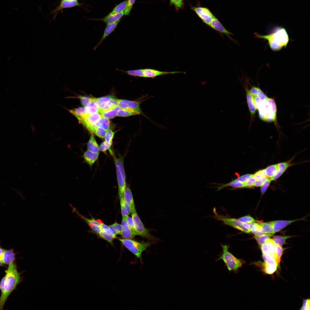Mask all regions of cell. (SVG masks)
Here are the masks:
<instances>
[{
    "instance_id": "obj_17",
    "label": "cell",
    "mask_w": 310,
    "mask_h": 310,
    "mask_svg": "<svg viewBox=\"0 0 310 310\" xmlns=\"http://www.w3.org/2000/svg\"><path fill=\"white\" fill-rule=\"evenodd\" d=\"M121 225L122 230L121 235L123 239H133L135 235L129 227L125 217H122Z\"/></svg>"
},
{
    "instance_id": "obj_35",
    "label": "cell",
    "mask_w": 310,
    "mask_h": 310,
    "mask_svg": "<svg viewBox=\"0 0 310 310\" xmlns=\"http://www.w3.org/2000/svg\"><path fill=\"white\" fill-rule=\"evenodd\" d=\"M272 235L269 234H264L260 236L255 235L254 237L258 245L260 246L262 244L266 243L270 239Z\"/></svg>"
},
{
    "instance_id": "obj_25",
    "label": "cell",
    "mask_w": 310,
    "mask_h": 310,
    "mask_svg": "<svg viewBox=\"0 0 310 310\" xmlns=\"http://www.w3.org/2000/svg\"><path fill=\"white\" fill-rule=\"evenodd\" d=\"M228 186L231 187L236 189L245 187V183H243L236 179L232 180L229 183L224 184L218 187L217 190H220Z\"/></svg>"
},
{
    "instance_id": "obj_23",
    "label": "cell",
    "mask_w": 310,
    "mask_h": 310,
    "mask_svg": "<svg viewBox=\"0 0 310 310\" xmlns=\"http://www.w3.org/2000/svg\"><path fill=\"white\" fill-rule=\"evenodd\" d=\"M124 14V11L120 13L111 14L109 13L107 16L101 19L106 25L116 22L121 19Z\"/></svg>"
},
{
    "instance_id": "obj_20",
    "label": "cell",
    "mask_w": 310,
    "mask_h": 310,
    "mask_svg": "<svg viewBox=\"0 0 310 310\" xmlns=\"http://www.w3.org/2000/svg\"><path fill=\"white\" fill-rule=\"evenodd\" d=\"M16 253L11 248L4 250L1 261L4 265H8L16 261Z\"/></svg>"
},
{
    "instance_id": "obj_46",
    "label": "cell",
    "mask_w": 310,
    "mask_h": 310,
    "mask_svg": "<svg viewBox=\"0 0 310 310\" xmlns=\"http://www.w3.org/2000/svg\"><path fill=\"white\" fill-rule=\"evenodd\" d=\"M241 222L245 224H249L255 222V220L250 215L245 216L238 219Z\"/></svg>"
},
{
    "instance_id": "obj_40",
    "label": "cell",
    "mask_w": 310,
    "mask_h": 310,
    "mask_svg": "<svg viewBox=\"0 0 310 310\" xmlns=\"http://www.w3.org/2000/svg\"><path fill=\"white\" fill-rule=\"evenodd\" d=\"M128 0H125L117 5L110 13L115 14L120 13L125 10L127 5Z\"/></svg>"
},
{
    "instance_id": "obj_37",
    "label": "cell",
    "mask_w": 310,
    "mask_h": 310,
    "mask_svg": "<svg viewBox=\"0 0 310 310\" xmlns=\"http://www.w3.org/2000/svg\"><path fill=\"white\" fill-rule=\"evenodd\" d=\"M278 165V171L276 174L272 179V180H276L286 170L288 166V164L286 162L280 163Z\"/></svg>"
},
{
    "instance_id": "obj_45",
    "label": "cell",
    "mask_w": 310,
    "mask_h": 310,
    "mask_svg": "<svg viewBox=\"0 0 310 310\" xmlns=\"http://www.w3.org/2000/svg\"><path fill=\"white\" fill-rule=\"evenodd\" d=\"M106 131V130L102 128L96 127L94 129L93 133H94L98 137L103 138H104Z\"/></svg>"
},
{
    "instance_id": "obj_50",
    "label": "cell",
    "mask_w": 310,
    "mask_h": 310,
    "mask_svg": "<svg viewBox=\"0 0 310 310\" xmlns=\"http://www.w3.org/2000/svg\"><path fill=\"white\" fill-rule=\"evenodd\" d=\"M256 180L253 175L245 183V187L251 188L254 186V184Z\"/></svg>"
},
{
    "instance_id": "obj_1",
    "label": "cell",
    "mask_w": 310,
    "mask_h": 310,
    "mask_svg": "<svg viewBox=\"0 0 310 310\" xmlns=\"http://www.w3.org/2000/svg\"><path fill=\"white\" fill-rule=\"evenodd\" d=\"M18 270L16 260L8 265L5 275L0 282V310H3L8 297L22 280Z\"/></svg>"
},
{
    "instance_id": "obj_54",
    "label": "cell",
    "mask_w": 310,
    "mask_h": 310,
    "mask_svg": "<svg viewBox=\"0 0 310 310\" xmlns=\"http://www.w3.org/2000/svg\"><path fill=\"white\" fill-rule=\"evenodd\" d=\"M252 175V174H245L240 177L237 179L241 182L245 183Z\"/></svg>"
},
{
    "instance_id": "obj_51",
    "label": "cell",
    "mask_w": 310,
    "mask_h": 310,
    "mask_svg": "<svg viewBox=\"0 0 310 310\" xmlns=\"http://www.w3.org/2000/svg\"><path fill=\"white\" fill-rule=\"evenodd\" d=\"M112 144L107 143L104 141L100 144L99 146L100 150L102 152H105L108 149H110Z\"/></svg>"
},
{
    "instance_id": "obj_11",
    "label": "cell",
    "mask_w": 310,
    "mask_h": 310,
    "mask_svg": "<svg viewBox=\"0 0 310 310\" xmlns=\"http://www.w3.org/2000/svg\"><path fill=\"white\" fill-rule=\"evenodd\" d=\"M209 26L221 34L226 35L230 40L236 42L230 36V35L233 34L226 29L215 16L212 19Z\"/></svg>"
},
{
    "instance_id": "obj_9",
    "label": "cell",
    "mask_w": 310,
    "mask_h": 310,
    "mask_svg": "<svg viewBox=\"0 0 310 310\" xmlns=\"http://www.w3.org/2000/svg\"><path fill=\"white\" fill-rule=\"evenodd\" d=\"M191 9L195 12L203 22L208 26L215 17L210 9L206 7H192Z\"/></svg>"
},
{
    "instance_id": "obj_28",
    "label": "cell",
    "mask_w": 310,
    "mask_h": 310,
    "mask_svg": "<svg viewBox=\"0 0 310 310\" xmlns=\"http://www.w3.org/2000/svg\"><path fill=\"white\" fill-rule=\"evenodd\" d=\"M80 5L77 0H62L58 9L70 8Z\"/></svg>"
},
{
    "instance_id": "obj_42",
    "label": "cell",
    "mask_w": 310,
    "mask_h": 310,
    "mask_svg": "<svg viewBox=\"0 0 310 310\" xmlns=\"http://www.w3.org/2000/svg\"><path fill=\"white\" fill-rule=\"evenodd\" d=\"M136 115L138 114L134 111L128 110L120 108L117 113V116L126 117Z\"/></svg>"
},
{
    "instance_id": "obj_62",
    "label": "cell",
    "mask_w": 310,
    "mask_h": 310,
    "mask_svg": "<svg viewBox=\"0 0 310 310\" xmlns=\"http://www.w3.org/2000/svg\"></svg>"
},
{
    "instance_id": "obj_49",
    "label": "cell",
    "mask_w": 310,
    "mask_h": 310,
    "mask_svg": "<svg viewBox=\"0 0 310 310\" xmlns=\"http://www.w3.org/2000/svg\"><path fill=\"white\" fill-rule=\"evenodd\" d=\"M136 0H128L127 6L124 13L125 15H129Z\"/></svg>"
},
{
    "instance_id": "obj_34",
    "label": "cell",
    "mask_w": 310,
    "mask_h": 310,
    "mask_svg": "<svg viewBox=\"0 0 310 310\" xmlns=\"http://www.w3.org/2000/svg\"><path fill=\"white\" fill-rule=\"evenodd\" d=\"M284 249L281 246L276 244L274 249L275 259L278 264L280 262L281 257Z\"/></svg>"
},
{
    "instance_id": "obj_4",
    "label": "cell",
    "mask_w": 310,
    "mask_h": 310,
    "mask_svg": "<svg viewBox=\"0 0 310 310\" xmlns=\"http://www.w3.org/2000/svg\"><path fill=\"white\" fill-rule=\"evenodd\" d=\"M222 252L216 259L217 261L222 260L229 272H233L236 274L239 273L240 269L245 263V261L242 259H239L228 251L229 246L226 245H221Z\"/></svg>"
},
{
    "instance_id": "obj_61",
    "label": "cell",
    "mask_w": 310,
    "mask_h": 310,
    "mask_svg": "<svg viewBox=\"0 0 310 310\" xmlns=\"http://www.w3.org/2000/svg\"><path fill=\"white\" fill-rule=\"evenodd\" d=\"M0 266L5 267V265L3 263L1 260L0 259Z\"/></svg>"
},
{
    "instance_id": "obj_24",
    "label": "cell",
    "mask_w": 310,
    "mask_h": 310,
    "mask_svg": "<svg viewBox=\"0 0 310 310\" xmlns=\"http://www.w3.org/2000/svg\"><path fill=\"white\" fill-rule=\"evenodd\" d=\"M257 264L261 265L263 271L264 272L268 274H273L277 270L278 265H274L268 264L265 262H261Z\"/></svg>"
},
{
    "instance_id": "obj_57",
    "label": "cell",
    "mask_w": 310,
    "mask_h": 310,
    "mask_svg": "<svg viewBox=\"0 0 310 310\" xmlns=\"http://www.w3.org/2000/svg\"><path fill=\"white\" fill-rule=\"evenodd\" d=\"M309 299L304 300L301 310H310Z\"/></svg>"
},
{
    "instance_id": "obj_36",
    "label": "cell",
    "mask_w": 310,
    "mask_h": 310,
    "mask_svg": "<svg viewBox=\"0 0 310 310\" xmlns=\"http://www.w3.org/2000/svg\"><path fill=\"white\" fill-rule=\"evenodd\" d=\"M291 237L289 236H279L275 235L272 239L274 243L277 245L282 246L286 243V240Z\"/></svg>"
},
{
    "instance_id": "obj_13",
    "label": "cell",
    "mask_w": 310,
    "mask_h": 310,
    "mask_svg": "<svg viewBox=\"0 0 310 310\" xmlns=\"http://www.w3.org/2000/svg\"><path fill=\"white\" fill-rule=\"evenodd\" d=\"M121 19L106 25V26L104 30L102 38L98 42L93 48L94 51H95L106 37L114 31Z\"/></svg>"
},
{
    "instance_id": "obj_18",
    "label": "cell",
    "mask_w": 310,
    "mask_h": 310,
    "mask_svg": "<svg viewBox=\"0 0 310 310\" xmlns=\"http://www.w3.org/2000/svg\"><path fill=\"white\" fill-rule=\"evenodd\" d=\"M123 199L129 206L131 212L136 210L133 195L131 190L128 186L126 187L123 194Z\"/></svg>"
},
{
    "instance_id": "obj_39",
    "label": "cell",
    "mask_w": 310,
    "mask_h": 310,
    "mask_svg": "<svg viewBox=\"0 0 310 310\" xmlns=\"http://www.w3.org/2000/svg\"><path fill=\"white\" fill-rule=\"evenodd\" d=\"M123 72L128 75L134 76L137 77H144L143 73V69H138L134 70H130L127 71L119 70Z\"/></svg>"
},
{
    "instance_id": "obj_44",
    "label": "cell",
    "mask_w": 310,
    "mask_h": 310,
    "mask_svg": "<svg viewBox=\"0 0 310 310\" xmlns=\"http://www.w3.org/2000/svg\"><path fill=\"white\" fill-rule=\"evenodd\" d=\"M114 98V96H113L109 95L98 98H95V100L99 107L100 105L102 103L109 101Z\"/></svg>"
},
{
    "instance_id": "obj_56",
    "label": "cell",
    "mask_w": 310,
    "mask_h": 310,
    "mask_svg": "<svg viewBox=\"0 0 310 310\" xmlns=\"http://www.w3.org/2000/svg\"><path fill=\"white\" fill-rule=\"evenodd\" d=\"M253 175L256 179L261 177H267L265 169L259 170Z\"/></svg>"
},
{
    "instance_id": "obj_2",
    "label": "cell",
    "mask_w": 310,
    "mask_h": 310,
    "mask_svg": "<svg viewBox=\"0 0 310 310\" xmlns=\"http://www.w3.org/2000/svg\"><path fill=\"white\" fill-rule=\"evenodd\" d=\"M255 37L267 40L270 48L274 51H279L287 46L289 38L285 28L281 26L275 27L270 34L261 35L255 32Z\"/></svg>"
},
{
    "instance_id": "obj_55",
    "label": "cell",
    "mask_w": 310,
    "mask_h": 310,
    "mask_svg": "<svg viewBox=\"0 0 310 310\" xmlns=\"http://www.w3.org/2000/svg\"><path fill=\"white\" fill-rule=\"evenodd\" d=\"M183 0H170V3L174 4L177 8H181L183 4Z\"/></svg>"
},
{
    "instance_id": "obj_12",
    "label": "cell",
    "mask_w": 310,
    "mask_h": 310,
    "mask_svg": "<svg viewBox=\"0 0 310 310\" xmlns=\"http://www.w3.org/2000/svg\"><path fill=\"white\" fill-rule=\"evenodd\" d=\"M246 93L247 104L250 111L251 120H253L256 111V108L255 104L253 97L250 91L247 82H245V86H243Z\"/></svg>"
},
{
    "instance_id": "obj_38",
    "label": "cell",
    "mask_w": 310,
    "mask_h": 310,
    "mask_svg": "<svg viewBox=\"0 0 310 310\" xmlns=\"http://www.w3.org/2000/svg\"><path fill=\"white\" fill-rule=\"evenodd\" d=\"M110 101L102 103L99 106L98 111L100 113L111 110L115 107Z\"/></svg>"
},
{
    "instance_id": "obj_41",
    "label": "cell",
    "mask_w": 310,
    "mask_h": 310,
    "mask_svg": "<svg viewBox=\"0 0 310 310\" xmlns=\"http://www.w3.org/2000/svg\"><path fill=\"white\" fill-rule=\"evenodd\" d=\"M98 235L101 238L112 245H113V241L115 238L112 235L102 231H101Z\"/></svg>"
},
{
    "instance_id": "obj_7",
    "label": "cell",
    "mask_w": 310,
    "mask_h": 310,
    "mask_svg": "<svg viewBox=\"0 0 310 310\" xmlns=\"http://www.w3.org/2000/svg\"><path fill=\"white\" fill-rule=\"evenodd\" d=\"M131 217L135 225L137 235L144 238L154 242H156L159 239L151 235L149 230L145 227L138 215L136 210L131 212Z\"/></svg>"
},
{
    "instance_id": "obj_52",
    "label": "cell",
    "mask_w": 310,
    "mask_h": 310,
    "mask_svg": "<svg viewBox=\"0 0 310 310\" xmlns=\"http://www.w3.org/2000/svg\"><path fill=\"white\" fill-rule=\"evenodd\" d=\"M271 180L269 178H267L264 183L261 186V191L262 194H264L268 187Z\"/></svg>"
},
{
    "instance_id": "obj_19",
    "label": "cell",
    "mask_w": 310,
    "mask_h": 310,
    "mask_svg": "<svg viewBox=\"0 0 310 310\" xmlns=\"http://www.w3.org/2000/svg\"><path fill=\"white\" fill-rule=\"evenodd\" d=\"M99 152L95 153L88 150L85 151L82 156L84 161L91 167L98 159Z\"/></svg>"
},
{
    "instance_id": "obj_22",
    "label": "cell",
    "mask_w": 310,
    "mask_h": 310,
    "mask_svg": "<svg viewBox=\"0 0 310 310\" xmlns=\"http://www.w3.org/2000/svg\"><path fill=\"white\" fill-rule=\"evenodd\" d=\"M69 111L75 116L80 121L85 117L90 114L88 113L85 106L69 110Z\"/></svg>"
},
{
    "instance_id": "obj_30",
    "label": "cell",
    "mask_w": 310,
    "mask_h": 310,
    "mask_svg": "<svg viewBox=\"0 0 310 310\" xmlns=\"http://www.w3.org/2000/svg\"><path fill=\"white\" fill-rule=\"evenodd\" d=\"M121 214L122 217H126L130 214L131 211L129 206L125 202L123 197L119 198Z\"/></svg>"
},
{
    "instance_id": "obj_21",
    "label": "cell",
    "mask_w": 310,
    "mask_h": 310,
    "mask_svg": "<svg viewBox=\"0 0 310 310\" xmlns=\"http://www.w3.org/2000/svg\"><path fill=\"white\" fill-rule=\"evenodd\" d=\"M300 220L301 219L290 220H279L272 221L273 228V234L279 232L292 222Z\"/></svg>"
},
{
    "instance_id": "obj_6",
    "label": "cell",
    "mask_w": 310,
    "mask_h": 310,
    "mask_svg": "<svg viewBox=\"0 0 310 310\" xmlns=\"http://www.w3.org/2000/svg\"><path fill=\"white\" fill-rule=\"evenodd\" d=\"M115 166L119 198L123 196L126 187V176L124 166L123 158L116 157L113 155Z\"/></svg>"
},
{
    "instance_id": "obj_60",
    "label": "cell",
    "mask_w": 310,
    "mask_h": 310,
    "mask_svg": "<svg viewBox=\"0 0 310 310\" xmlns=\"http://www.w3.org/2000/svg\"><path fill=\"white\" fill-rule=\"evenodd\" d=\"M5 249L0 245V259L1 260Z\"/></svg>"
},
{
    "instance_id": "obj_15",
    "label": "cell",
    "mask_w": 310,
    "mask_h": 310,
    "mask_svg": "<svg viewBox=\"0 0 310 310\" xmlns=\"http://www.w3.org/2000/svg\"><path fill=\"white\" fill-rule=\"evenodd\" d=\"M102 117L101 115L99 112L89 114L80 121L87 128L90 126L95 124L96 122Z\"/></svg>"
},
{
    "instance_id": "obj_29",
    "label": "cell",
    "mask_w": 310,
    "mask_h": 310,
    "mask_svg": "<svg viewBox=\"0 0 310 310\" xmlns=\"http://www.w3.org/2000/svg\"><path fill=\"white\" fill-rule=\"evenodd\" d=\"M110 121L108 119L103 117L100 118L95 123L96 127L102 128L106 131L110 128Z\"/></svg>"
},
{
    "instance_id": "obj_33",
    "label": "cell",
    "mask_w": 310,
    "mask_h": 310,
    "mask_svg": "<svg viewBox=\"0 0 310 310\" xmlns=\"http://www.w3.org/2000/svg\"><path fill=\"white\" fill-rule=\"evenodd\" d=\"M120 108L118 106L109 111L100 113L103 117L107 119H111L117 116V113Z\"/></svg>"
},
{
    "instance_id": "obj_53",
    "label": "cell",
    "mask_w": 310,
    "mask_h": 310,
    "mask_svg": "<svg viewBox=\"0 0 310 310\" xmlns=\"http://www.w3.org/2000/svg\"><path fill=\"white\" fill-rule=\"evenodd\" d=\"M267 178H268L267 177H263L257 179L255 183L254 186H261L264 183Z\"/></svg>"
},
{
    "instance_id": "obj_14",
    "label": "cell",
    "mask_w": 310,
    "mask_h": 310,
    "mask_svg": "<svg viewBox=\"0 0 310 310\" xmlns=\"http://www.w3.org/2000/svg\"><path fill=\"white\" fill-rule=\"evenodd\" d=\"M144 77L154 78L156 77L169 74L181 73L179 71L168 72L161 71L154 69L146 68L143 69Z\"/></svg>"
},
{
    "instance_id": "obj_16",
    "label": "cell",
    "mask_w": 310,
    "mask_h": 310,
    "mask_svg": "<svg viewBox=\"0 0 310 310\" xmlns=\"http://www.w3.org/2000/svg\"><path fill=\"white\" fill-rule=\"evenodd\" d=\"M73 210V212L75 213L77 215L83 220L89 226L90 228L97 234L98 235L101 231L100 226L95 225L91 219H89L81 214L75 208L73 207L71 204H69Z\"/></svg>"
},
{
    "instance_id": "obj_27",
    "label": "cell",
    "mask_w": 310,
    "mask_h": 310,
    "mask_svg": "<svg viewBox=\"0 0 310 310\" xmlns=\"http://www.w3.org/2000/svg\"><path fill=\"white\" fill-rule=\"evenodd\" d=\"M265 169L267 177L271 179L276 174L278 170V164H275L270 166Z\"/></svg>"
},
{
    "instance_id": "obj_10",
    "label": "cell",
    "mask_w": 310,
    "mask_h": 310,
    "mask_svg": "<svg viewBox=\"0 0 310 310\" xmlns=\"http://www.w3.org/2000/svg\"><path fill=\"white\" fill-rule=\"evenodd\" d=\"M118 106L120 108L130 110L138 114H142L140 107V101H131L125 100L117 99Z\"/></svg>"
},
{
    "instance_id": "obj_48",
    "label": "cell",
    "mask_w": 310,
    "mask_h": 310,
    "mask_svg": "<svg viewBox=\"0 0 310 310\" xmlns=\"http://www.w3.org/2000/svg\"><path fill=\"white\" fill-rule=\"evenodd\" d=\"M79 98L80 100L81 104L84 106H87L94 98L83 96H80Z\"/></svg>"
},
{
    "instance_id": "obj_43",
    "label": "cell",
    "mask_w": 310,
    "mask_h": 310,
    "mask_svg": "<svg viewBox=\"0 0 310 310\" xmlns=\"http://www.w3.org/2000/svg\"><path fill=\"white\" fill-rule=\"evenodd\" d=\"M115 132L109 129L106 131L105 134L104 139L105 141L109 144H112V140L114 137Z\"/></svg>"
},
{
    "instance_id": "obj_8",
    "label": "cell",
    "mask_w": 310,
    "mask_h": 310,
    "mask_svg": "<svg viewBox=\"0 0 310 310\" xmlns=\"http://www.w3.org/2000/svg\"><path fill=\"white\" fill-rule=\"evenodd\" d=\"M215 214V218L222 221L225 224L230 226L245 233L250 232L251 223H243L238 219L227 218L218 214L216 212Z\"/></svg>"
},
{
    "instance_id": "obj_58",
    "label": "cell",
    "mask_w": 310,
    "mask_h": 310,
    "mask_svg": "<svg viewBox=\"0 0 310 310\" xmlns=\"http://www.w3.org/2000/svg\"><path fill=\"white\" fill-rule=\"evenodd\" d=\"M111 225L117 232L118 235H121L122 230L121 224L115 222Z\"/></svg>"
},
{
    "instance_id": "obj_47",
    "label": "cell",
    "mask_w": 310,
    "mask_h": 310,
    "mask_svg": "<svg viewBox=\"0 0 310 310\" xmlns=\"http://www.w3.org/2000/svg\"><path fill=\"white\" fill-rule=\"evenodd\" d=\"M125 219L127 223L131 230L136 235H137L136 232L134 223L133 221L132 218L129 216L125 217Z\"/></svg>"
},
{
    "instance_id": "obj_3",
    "label": "cell",
    "mask_w": 310,
    "mask_h": 310,
    "mask_svg": "<svg viewBox=\"0 0 310 310\" xmlns=\"http://www.w3.org/2000/svg\"><path fill=\"white\" fill-rule=\"evenodd\" d=\"M253 97L260 118L264 121L273 122L277 125V109L274 100L268 97L261 99L258 96Z\"/></svg>"
},
{
    "instance_id": "obj_31",
    "label": "cell",
    "mask_w": 310,
    "mask_h": 310,
    "mask_svg": "<svg viewBox=\"0 0 310 310\" xmlns=\"http://www.w3.org/2000/svg\"><path fill=\"white\" fill-rule=\"evenodd\" d=\"M260 224L263 233L273 234V228L272 221L260 222Z\"/></svg>"
},
{
    "instance_id": "obj_59",
    "label": "cell",
    "mask_w": 310,
    "mask_h": 310,
    "mask_svg": "<svg viewBox=\"0 0 310 310\" xmlns=\"http://www.w3.org/2000/svg\"><path fill=\"white\" fill-rule=\"evenodd\" d=\"M87 111L89 114H93L99 112L98 109L91 106H85Z\"/></svg>"
},
{
    "instance_id": "obj_32",
    "label": "cell",
    "mask_w": 310,
    "mask_h": 310,
    "mask_svg": "<svg viewBox=\"0 0 310 310\" xmlns=\"http://www.w3.org/2000/svg\"><path fill=\"white\" fill-rule=\"evenodd\" d=\"M250 232L255 235L260 236L264 234L261 230L260 222H255L251 223Z\"/></svg>"
},
{
    "instance_id": "obj_5",
    "label": "cell",
    "mask_w": 310,
    "mask_h": 310,
    "mask_svg": "<svg viewBox=\"0 0 310 310\" xmlns=\"http://www.w3.org/2000/svg\"><path fill=\"white\" fill-rule=\"evenodd\" d=\"M124 247L137 258L141 259L142 253L152 244L150 242H141L131 239H119Z\"/></svg>"
},
{
    "instance_id": "obj_26",
    "label": "cell",
    "mask_w": 310,
    "mask_h": 310,
    "mask_svg": "<svg viewBox=\"0 0 310 310\" xmlns=\"http://www.w3.org/2000/svg\"><path fill=\"white\" fill-rule=\"evenodd\" d=\"M88 150L95 153H98L100 151L99 146L95 138L91 135L87 144Z\"/></svg>"
}]
</instances>
